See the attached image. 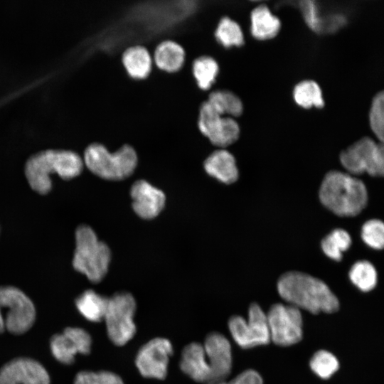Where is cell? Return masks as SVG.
<instances>
[{"mask_svg":"<svg viewBox=\"0 0 384 384\" xmlns=\"http://www.w3.org/2000/svg\"><path fill=\"white\" fill-rule=\"evenodd\" d=\"M179 366L196 382L211 384L224 380L232 368L230 343L223 334L212 332L203 344L193 342L183 348Z\"/></svg>","mask_w":384,"mask_h":384,"instance_id":"cell-1","label":"cell"},{"mask_svg":"<svg viewBox=\"0 0 384 384\" xmlns=\"http://www.w3.org/2000/svg\"><path fill=\"white\" fill-rule=\"evenodd\" d=\"M83 167L82 158L76 151L64 149H46L28 158L24 173L31 189L41 195H45L52 189V174H56L64 180H70L79 176Z\"/></svg>","mask_w":384,"mask_h":384,"instance_id":"cell-2","label":"cell"},{"mask_svg":"<svg viewBox=\"0 0 384 384\" xmlns=\"http://www.w3.org/2000/svg\"><path fill=\"white\" fill-rule=\"evenodd\" d=\"M279 296L297 308L312 314L334 313L339 309V302L326 283L300 272H288L277 282Z\"/></svg>","mask_w":384,"mask_h":384,"instance_id":"cell-3","label":"cell"},{"mask_svg":"<svg viewBox=\"0 0 384 384\" xmlns=\"http://www.w3.org/2000/svg\"><path fill=\"white\" fill-rule=\"evenodd\" d=\"M319 196L326 208L343 217L357 215L368 201V193L363 181L338 171H331L326 174Z\"/></svg>","mask_w":384,"mask_h":384,"instance_id":"cell-4","label":"cell"},{"mask_svg":"<svg viewBox=\"0 0 384 384\" xmlns=\"http://www.w3.org/2000/svg\"><path fill=\"white\" fill-rule=\"evenodd\" d=\"M75 248L72 260L73 268L93 283L106 275L111 260L109 247L100 241L87 225H79L75 233Z\"/></svg>","mask_w":384,"mask_h":384,"instance_id":"cell-5","label":"cell"},{"mask_svg":"<svg viewBox=\"0 0 384 384\" xmlns=\"http://www.w3.org/2000/svg\"><path fill=\"white\" fill-rule=\"evenodd\" d=\"M82 160L90 171L107 180L118 181L130 176L138 165V156L130 145L124 144L110 151L100 143H92L84 150Z\"/></svg>","mask_w":384,"mask_h":384,"instance_id":"cell-6","label":"cell"},{"mask_svg":"<svg viewBox=\"0 0 384 384\" xmlns=\"http://www.w3.org/2000/svg\"><path fill=\"white\" fill-rule=\"evenodd\" d=\"M35 319L34 304L25 293L15 287H0V333L23 334Z\"/></svg>","mask_w":384,"mask_h":384,"instance_id":"cell-7","label":"cell"},{"mask_svg":"<svg viewBox=\"0 0 384 384\" xmlns=\"http://www.w3.org/2000/svg\"><path fill=\"white\" fill-rule=\"evenodd\" d=\"M136 307L134 298L128 292H117L108 297L104 320L108 337L115 345L123 346L134 337Z\"/></svg>","mask_w":384,"mask_h":384,"instance_id":"cell-8","label":"cell"},{"mask_svg":"<svg viewBox=\"0 0 384 384\" xmlns=\"http://www.w3.org/2000/svg\"><path fill=\"white\" fill-rule=\"evenodd\" d=\"M340 161L351 175L366 172L372 176H383V146L369 137H363L341 153Z\"/></svg>","mask_w":384,"mask_h":384,"instance_id":"cell-9","label":"cell"},{"mask_svg":"<svg viewBox=\"0 0 384 384\" xmlns=\"http://www.w3.org/2000/svg\"><path fill=\"white\" fill-rule=\"evenodd\" d=\"M198 127L217 149L230 147L241 134L240 126L235 119L220 115L207 101L200 107Z\"/></svg>","mask_w":384,"mask_h":384,"instance_id":"cell-10","label":"cell"},{"mask_svg":"<svg viewBox=\"0 0 384 384\" xmlns=\"http://www.w3.org/2000/svg\"><path fill=\"white\" fill-rule=\"evenodd\" d=\"M270 341L280 346H289L299 342L303 336L302 316L292 306L274 304L266 314Z\"/></svg>","mask_w":384,"mask_h":384,"instance_id":"cell-11","label":"cell"},{"mask_svg":"<svg viewBox=\"0 0 384 384\" xmlns=\"http://www.w3.org/2000/svg\"><path fill=\"white\" fill-rule=\"evenodd\" d=\"M228 328L234 341L243 348L265 345L270 341L266 314L256 303L250 306L247 320L233 316L228 321Z\"/></svg>","mask_w":384,"mask_h":384,"instance_id":"cell-12","label":"cell"},{"mask_svg":"<svg viewBox=\"0 0 384 384\" xmlns=\"http://www.w3.org/2000/svg\"><path fill=\"white\" fill-rule=\"evenodd\" d=\"M172 353V345L168 339L155 338L141 347L137 354L135 364L143 377L163 380L167 375L169 361Z\"/></svg>","mask_w":384,"mask_h":384,"instance_id":"cell-13","label":"cell"},{"mask_svg":"<svg viewBox=\"0 0 384 384\" xmlns=\"http://www.w3.org/2000/svg\"><path fill=\"white\" fill-rule=\"evenodd\" d=\"M91 344L90 334L77 327L65 329L62 334L53 335L50 341L53 356L57 361L66 365L72 364L78 353H90Z\"/></svg>","mask_w":384,"mask_h":384,"instance_id":"cell-14","label":"cell"},{"mask_svg":"<svg viewBox=\"0 0 384 384\" xmlns=\"http://www.w3.org/2000/svg\"><path fill=\"white\" fill-rule=\"evenodd\" d=\"M0 384H50V377L36 361L18 358L0 369Z\"/></svg>","mask_w":384,"mask_h":384,"instance_id":"cell-15","label":"cell"},{"mask_svg":"<svg viewBox=\"0 0 384 384\" xmlns=\"http://www.w3.org/2000/svg\"><path fill=\"white\" fill-rule=\"evenodd\" d=\"M130 194L134 212L144 219L156 217L165 206L164 192L144 180L137 181L132 186Z\"/></svg>","mask_w":384,"mask_h":384,"instance_id":"cell-16","label":"cell"},{"mask_svg":"<svg viewBox=\"0 0 384 384\" xmlns=\"http://www.w3.org/2000/svg\"><path fill=\"white\" fill-rule=\"evenodd\" d=\"M206 172L224 183L237 181L239 173L233 154L227 149H216L203 161Z\"/></svg>","mask_w":384,"mask_h":384,"instance_id":"cell-17","label":"cell"},{"mask_svg":"<svg viewBox=\"0 0 384 384\" xmlns=\"http://www.w3.org/2000/svg\"><path fill=\"white\" fill-rule=\"evenodd\" d=\"M122 63L128 75L136 80L147 78L153 65L151 55L142 46L127 48L122 55Z\"/></svg>","mask_w":384,"mask_h":384,"instance_id":"cell-18","label":"cell"},{"mask_svg":"<svg viewBox=\"0 0 384 384\" xmlns=\"http://www.w3.org/2000/svg\"><path fill=\"white\" fill-rule=\"evenodd\" d=\"M281 28L279 19L265 5H260L250 13V33L257 40L274 38Z\"/></svg>","mask_w":384,"mask_h":384,"instance_id":"cell-19","label":"cell"},{"mask_svg":"<svg viewBox=\"0 0 384 384\" xmlns=\"http://www.w3.org/2000/svg\"><path fill=\"white\" fill-rule=\"evenodd\" d=\"M152 60L157 68L166 73L179 70L185 61L183 48L172 41H164L156 47Z\"/></svg>","mask_w":384,"mask_h":384,"instance_id":"cell-20","label":"cell"},{"mask_svg":"<svg viewBox=\"0 0 384 384\" xmlns=\"http://www.w3.org/2000/svg\"><path fill=\"white\" fill-rule=\"evenodd\" d=\"M206 101L224 117L238 119L244 112V105L240 97L228 90H210Z\"/></svg>","mask_w":384,"mask_h":384,"instance_id":"cell-21","label":"cell"},{"mask_svg":"<svg viewBox=\"0 0 384 384\" xmlns=\"http://www.w3.org/2000/svg\"><path fill=\"white\" fill-rule=\"evenodd\" d=\"M107 303L108 297L92 289L85 291L75 299L78 311L85 319L92 322H99L104 319Z\"/></svg>","mask_w":384,"mask_h":384,"instance_id":"cell-22","label":"cell"},{"mask_svg":"<svg viewBox=\"0 0 384 384\" xmlns=\"http://www.w3.org/2000/svg\"><path fill=\"white\" fill-rule=\"evenodd\" d=\"M217 43L223 48H242L245 44V36L239 23L228 16L222 17L214 32Z\"/></svg>","mask_w":384,"mask_h":384,"instance_id":"cell-23","label":"cell"},{"mask_svg":"<svg viewBox=\"0 0 384 384\" xmlns=\"http://www.w3.org/2000/svg\"><path fill=\"white\" fill-rule=\"evenodd\" d=\"M191 69L198 87L202 90H210L219 73L215 60L206 55L198 57L193 61Z\"/></svg>","mask_w":384,"mask_h":384,"instance_id":"cell-24","label":"cell"},{"mask_svg":"<svg viewBox=\"0 0 384 384\" xmlns=\"http://www.w3.org/2000/svg\"><path fill=\"white\" fill-rule=\"evenodd\" d=\"M293 96L295 102L303 108H322L324 105L321 90L313 80H304L296 85Z\"/></svg>","mask_w":384,"mask_h":384,"instance_id":"cell-25","label":"cell"},{"mask_svg":"<svg viewBox=\"0 0 384 384\" xmlns=\"http://www.w3.org/2000/svg\"><path fill=\"white\" fill-rule=\"evenodd\" d=\"M351 282L363 292L372 290L377 284V272L374 266L368 261H358L349 271Z\"/></svg>","mask_w":384,"mask_h":384,"instance_id":"cell-26","label":"cell"},{"mask_svg":"<svg viewBox=\"0 0 384 384\" xmlns=\"http://www.w3.org/2000/svg\"><path fill=\"white\" fill-rule=\"evenodd\" d=\"M351 244L350 235L343 229H335L321 241V248L326 256L340 261L342 252L347 250Z\"/></svg>","mask_w":384,"mask_h":384,"instance_id":"cell-27","label":"cell"},{"mask_svg":"<svg viewBox=\"0 0 384 384\" xmlns=\"http://www.w3.org/2000/svg\"><path fill=\"white\" fill-rule=\"evenodd\" d=\"M309 366L312 371L319 377L328 379L338 370L339 363L331 353L320 350L313 355Z\"/></svg>","mask_w":384,"mask_h":384,"instance_id":"cell-28","label":"cell"},{"mask_svg":"<svg viewBox=\"0 0 384 384\" xmlns=\"http://www.w3.org/2000/svg\"><path fill=\"white\" fill-rule=\"evenodd\" d=\"M369 122L373 132L380 143H383L384 131V95L383 92L375 95L373 99L369 112Z\"/></svg>","mask_w":384,"mask_h":384,"instance_id":"cell-29","label":"cell"},{"mask_svg":"<svg viewBox=\"0 0 384 384\" xmlns=\"http://www.w3.org/2000/svg\"><path fill=\"white\" fill-rule=\"evenodd\" d=\"M361 238L369 247L380 250L384 245L383 223L378 219L366 221L361 229Z\"/></svg>","mask_w":384,"mask_h":384,"instance_id":"cell-30","label":"cell"},{"mask_svg":"<svg viewBox=\"0 0 384 384\" xmlns=\"http://www.w3.org/2000/svg\"><path fill=\"white\" fill-rule=\"evenodd\" d=\"M74 384H124V382L110 371H81L76 375Z\"/></svg>","mask_w":384,"mask_h":384,"instance_id":"cell-31","label":"cell"},{"mask_svg":"<svg viewBox=\"0 0 384 384\" xmlns=\"http://www.w3.org/2000/svg\"><path fill=\"white\" fill-rule=\"evenodd\" d=\"M299 7L307 26L314 32L321 33V17L319 9L314 1H302Z\"/></svg>","mask_w":384,"mask_h":384,"instance_id":"cell-32","label":"cell"},{"mask_svg":"<svg viewBox=\"0 0 384 384\" xmlns=\"http://www.w3.org/2000/svg\"><path fill=\"white\" fill-rule=\"evenodd\" d=\"M211 384H263V380L257 371L250 369L243 371L228 382L224 380Z\"/></svg>","mask_w":384,"mask_h":384,"instance_id":"cell-33","label":"cell"}]
</instances>
